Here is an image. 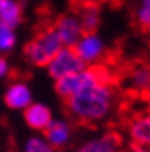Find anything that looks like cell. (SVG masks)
<instances>
[{
	"instance_id": "cell-1",
	"label": "cell",
	"mask_w": 150,
	"mask_h": 152,
	"mask_svg": "<svg viewBox=\"0 0 150 152\" xmlns=\"http://www.w3.org/2000/svg\"><path fill=\"white\" fill-rule=\"evenodd\" d=\"M115 103V90L111 85H93L66 100V110L71 117L83 124L100 122L110 113Z\"/></svg>"
},
{
	"instance_id": "cell-2",
	"label": "cell",
	"mask_w": 150,
	"mask_h": 152,
	"mask_svg": "<svg viewBox=\"0 0 150 152\" xmlns=\"http://www.w3.org/2000/svg\"><path fill=\"white\" fill-rule=\"evenodd\" d=\"M61 49H63V42L59 41L54 27H49L44 29L31 42L25 44L24 56L34 66H47L49 61L52 59Z\"/></svg>"
},
{
	"instance_id": "cell-3",
	"label": "cell",
	"mask_w": 150,
	"mask_h": 152,
	"mask_svg": "<svg viewBox=\"0 0 150 152\" xmlns=\"http://www.w3.org/2000/svg\"><path fill=\"white\" fill-rule=\"evenodd\" d=\"M47 73L51 78H54L56 81L69 75H76L86 68V64L79 59V56L76 54V51L73 48H63L52 59L49 61Z\"/></svg>"
},
{
	"instance_id": "cell-4",
	"label": "cell",
	"mask_w": 150,
	"mask_h": 152,
	"mask_svg": "<svg viewBox=\"0 0 150 152\" xmlns=\"http://www.w3.org/2000/svg\"><path fill=\"white\" fill-rule=\"evenodd\" d=\"M73 49L86 66H93L105 56L106 44L98 32H84Z\"/></svg>"
},
{
	"instance_id": "cell-5",
	"label": "cell",
	"mask_w": 150,
	"mask_h": 152,
	"mask_svg": "<svg viewBox=\"0 0 150 152\" xmlns=\"http://www.w3.org/2000/svg\"><path fill=\"white\" fill-rule=\"evenodd\" d=\"M54 31L58 34L59 41L63 42V48H74L76 42L84 34L79 15L74 12H68V14L59 17L54 24Z\"/></svg>"
},
{
	"instance_id": "cell-6",
	"label": "cell",
	"mask_w": 150,
	"mask_h": 152,
	"mask_svg": "<svg viewBox=\"0 0 150 152\" xmlns=\"http://www.w3.org/2000/svg\"><path fill=\"white\" fill-rule=\"evenodd\" d=\"M5 105L12 110H25L32 105V91L24 81H14L5 91Z\"/></svg>"
},
{
	"instance_id": "cell-7",
	"label": "cell",
	"mask_w": 150,
	"mask_h": 152,
	"mask_svg": "<svg viewBox=\"0 0 150 152\" xmlns=\"http://www.w3.org/2000/svg\"><path fill=\"white\" fill-rule=\"evenodd\" d=\"M24 120L34 130H46L52 122L51 110L42 103H32L24 110Z\"/></svg>"
},
{
	"instance_id": "cell-8",
	"label": "cell",
	"mask_w": 150,
	"mask_h": 152,
	"mask_svg": "<svg viewBox=\"0 0 150 152\" xmlns=\"http://www.w3.org/2000/svg\"><path fill=\"white\" fill-rule=\"evenodd\" d=\"M128 134L135 145L150 147V113L137 115L130 120Z\"/></svg>"
},
{
	"instance_id": "cell-9",
	"label": "cell",
	"mask_w": 150,
	"mask_h": 152,
	"mask_svg": "<svg viewBox=\"0 0 150 152\" xmlns=\"http://www.w3.org/2000/svg\"><path fill=\"white\" fill-rule=\"evenodd\" d=\"M46 140L54 147V149H61L64 147L71 139V125L66 120H54L49 124L46 129Z\"/></svg>"
},
{
	"instance_id": "cell-10",
	"label": "cell",
	"mask_w": 150,
	"mask_h": 152,
	"mask_svg": "<svg viewBox=\"0 0 150 152\" xmlns=\"http://www.w3.org/2000/svg\"><path fill=\"white\" fill-rule=\"evenodd\" d=\"M120 147V135L115 132H108L105 135L93 139L81 145L78 152H118Z\"/></svg>"
},
{
	"instance_id": "cell-11",
	"label": "cell",
	"mask_w": 150,
	"mask_h": 152,
	"mask_svg": "<svg viewBox=\"0 0 150 152\" xmlns=\"http://www.w3.org/2000/svg\"><path fill=\"white\" fill-rule=\"evenodd\" d=\"M22 22V5L19 0H0V26L15 29Z\"/></svg>"
},
{
	"instance_id": "cell-12",
	"label": "cell",
	"mask_w": 150,
	"mask_h": 152,
	"mask_svg": "<svg viewBox=\"0 0 150 152\" xmlns=\"http://www.w3.org/2000/svg\"><path fill=\"white\" fill-rule=\"evenodd\" d=\"M84 32H96L100 24H101V14L95 4H86L81 7V10L78 12Z\"/></svg>"
},
{
	"instance_id": "cell-13",
	"label": "cell",
	"mask_w": 150,
	"mask_h": 152,
	"mask_svg": "<svg viewBox=\"0 0 150 152\" xmlns=\"http://www.w3.org/2000/svg\"><path fill=\"white\" fill-rule=\"evenodd\" d=\"M130 85L138 90V91H147L150 90V66L149 64H138L130 71L128 75Z\"/></svg>"
},
{
	"instance_id": "cell-14",
	"label": "cell",
	"mask_w": 150,
	"mask_h": 152,
	"mask_svg": "<svg viewBox=\"0 0 150 152\" xmlns=\"http://www.w3.org/2000/svg\"><path fill=\"white\" fill-rule=\"evenodd\" d=\"M17 44L15 29L0 26V53H10Z\"/></svg>"
},
{
	"instance_id": "cell-15",
	"label": "cell",
	"mask_w": 150,
	"mask_h": 152,
	"mask_svg": "<svg viewBox=\"0 0 150 152\" xmlns=\"http://www.w3.org/2000/svg\"><path fill=\"white\" fill-rule=\"evenodd\" d=\"M24 152H56V149L46 140V137H31L25 142Z\"/></svg>"
},
{
	"instance_id": "cell-16",
	"label": "cell",
	"mask_w": 150,
	"mask_h": 152,
	"mask_svg": "<svg viewBox=\"0 0 150 152\" xmlns=\"http://www.w3.org/2000/svg\"><path fill=\"white\" fill-rule=\"evenodd\" d=\"M135 22L142 29H150V7L137 5V9H135Z\"/></svg>"
},
{
	"instance_id": "cell-17",
	"label": "cell",
	"mask_w": 150,
	"mask_h": 152,
	"mask_svg": "<svg viewBox=\"0 0 150 152\" xmlns=\"http://www.w3.org/2000/svg\"><path fill=\"white\" fill-rule=\"evenodd\" d=\"M9 71H10L9 61H7L5 58H2V56H0V80H2V78H5V76L9 75Z\"/></svg>"
},
{
	"instance_id": "cell-18",
	"label": "cell",
	"mask_w": 150,
	"mask_h": 152,
	"mask_svg": "<svg viewBox=\"0 0 150 152\" xmlns=\"http://www.w3.org/2000/svg\"><path fill=\"white\" fill-rule=\"evenodd\" d=\"M133 152H150L149 147H142V145H135L133 144Z\"/></svg>"
},
{
	"instance_id": "cell-19",
	"label": "cell",
	"mask_w": 150,
	"mask_h": 152,
	"mask_svg": "<svg viewBox=\"0 0 150 152\" xmlns=\"http://www.w3.org/2000/svg\"><path fill=\"white\" fill-rule=\"evenodd\" d=\"M137 5H143V7H150V0H135Z\"/></svg>"
}]
</instances>
